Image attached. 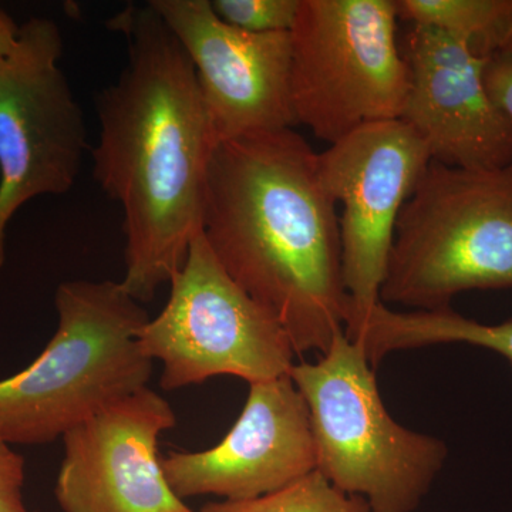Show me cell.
I'll use <instances>...</instances> for the list:
<instances>
[{"label":"cell","mask_w":512,"mask_h":512,"mask_svg":"<svg viewBox=\"0 0 512 512\" xmlns=\"http://www.w3.org/2000/svg\"><path fill=\"white\" fill-rule=\"evenodd\" d=\"M126 39L116 83L96 99L94 180L123 210L124 291L156 298L202 234L215 141L190 57L154 10L130 5L109 20Z\"/></svg>","instance_id":"6da1fadb"},{"label":"cell","mask_w":512,"mask_h":512,"mask_svg":"<svg viewBox=\"0 0 512 512\" xmlns=\"http://www.w3.org/2000/svg\"><path fill=\"white\" fill-rule=\"evenodd\" d=\"M202 235L232 281L284 326L296 355L328 352L349 309L338 204L301 134L285 128L215 147Z\"/></svg>","instance_id":"7a4b0ae2"},{"label":"cell","mask_w":512,"mask_h":512,"mask_svg":"<svg viewBox=\"0 0 512 512\" xmlns=\"http://www.w3.org/2000/svg\"><path fill=\"white\" fill-rule=\"evenodd\" d=\"M59 323L45 350L0 380V431L9 444L63 439L107 407L146 389L153 360L140 345L150 316L120 282L66 281Z\"/></svg>","instance_id":"3957f363"},{"label":"cell","mask_w":512,"mask_h":512,"mask_svg":"<svg viewBox=\"0 0 512 512\" xmlns=\"http://www.w3.org/2000/svg\"><path fill=\"white\" fill-rule=\"evenodd\" d=\"M512 288V161L491 170L431 161L404 204L380 301L412 311Z\"/></svg>","instance_id":"277c9868"},{"label":"cell","mask_w":512,"mask_h":512,"mask_svg":"<svg viewBox=\"0 0 512 512\" xmlns=\"http://www.w3.org/2000/svg\"><path fill=\"white\" fill-rule=\"evenodd\" d=\"M375 370L343 330L318 362L295 363L289 376L311 416L316 470L372 512H416L448 448L390 416Z\"/></svg>","instance_id":"5b68a950"},{"label":"cell","mask_w":512,"mask_h":512,"mask_svg":"<svg viewBox=\"0 0 512 512\" xmlns=\"http://www.w3.org/2000/svg\"><path fill=\"white\" fill-rule=\"evenodd\" d=\"M396 0H301L291 32L296 124L335 144L357 128L399 120L409 70Z\"/></svg>","instance_id":"8992f818"},{"label":"cell","mask_w":512,"mask_h":512,"mask_svg":"<svg viewBox=\"0 0 512 512\" xmlns=\"http://www.w3.org/2000/svg\"><path fill=\"white\" fill-rule=\"evenodd\" d=\"M170 286L163 311L140 332L144 353L163 363V389L217 376L252 384L291 375L296 352L284 326L232 281L204 235Z\"/></svg>","instance_id":"52a82bcc"},{"label":"cell","mask_w":512,"mask_h":512,"mask_svg":"<svg viewBox=\"0 0 512 512\" xmlns=\"http://www.w3.org/2000/svg\"><path fill=\"white\" fill-rule=\"evenodd\" d=\"M62 55L59 25L35 16L0 59V269L16 212L40 195L66 194L82 170L86 121Z\"/></svg>","instance_id":"ba28073f"},{"label":"cell","mask_w":512,"mask_h":512,"mask_svg":"<svg viewBox=\"0 0 512 512\" xmlns=\"http://www.w3.org/2000/svg\"><path fill=\"white\" fill-rule=\"evenodd\" d=\"M430 163L426 143L402 120L357 128L319 154L323 184L342 204L343 282L349 295L345 329L382 303L400 212Z\"/></svg>","instance_id":"9c48e42d"},{"label":"cell","mask_w":512,"mask_h":512,"mask_svg":"<svg viewBox=\"0 0 512 512\" xmlns=\"http://www.w3.org/2000/svg\"><path fill=\"white\" fill-rule=\"evenodd\" d=\"M190 57L215 146L293 128L291 33L242 32L211 0H151Z\"/></svg>","instance_id":"30bf717a"},{"label":"cell","mask_w":512,"mask_h":512,"mask_svg":"<svg viewBox=\"0 0 512 512\" xmlns=\"http://www.w3.org/2000/svg\"><path fill=\"white\" fill-rule=\"evenodd\" d=\"M177 424L150 387L64 434L56 481L63 512H195L171 490L158 441Z\"/></svg>","instance_id":"8fae6325"},{"label":"cell","mask_w":512,"mask_h":512,"mask_svg":"<svg viewBox=\"0 0 512 512\" xmlns=\"http://www.w3.org/2000/svg\"><path fill=\"white\" fill-rule=\"evenodd\" d=\"M400 47L409 92L399 120L419 134L431 161L471 170L510 164L512 126L485 87L487 59L431 26L410 25Z\"/></svg>","instance_id":"7c38bea8"},{"label":"cell","mask_w":512,"mask_h":512,"mask_svg":"<svg viewBox=\"0 0 512 512\" xmlns=\"http://www.w3.org/2000/svg\"><path fill=\"white\" fill-rule=\"evenodd\" d=\"M163 470L183 501L200 495L251 500L316 470L311 416L291 376L249 384L227 436L207 450L171 453Z\"/></svg>","instance_id":"4fadbf2b"},{"label":"cell","mask_w":512,"mask_h":512,"mask_svg":"<svg viewBox=\"0 0 512 512\" xmlns=\"http://www.w3.org/2000/svg\"><path fill=\"white\" fill-rule=\"evenodd\" d=\"M377 367L393 352L464 343L503 356L512 367V318L497 325L477 322L450 308L436 311H393L377 305L365 319L345 330Z\"/></svg>","instance_id":"5bb4252c"},{"label":"cell","mask_w":512,"mask_h":512,"mask_svg":"<svg viewBox=\"0 0 512 512\" xmlns=\"http://www.w3.org/2000/svg\"><path fill=\"white\" fill-rule=\"evenodd\" d=\"M399 19L460 37L488 59L512 47V0H396Z\"/></svg>","instance_id":"9a60e30c"},{"label":"cell","mask_w":512,"mask_h":512,"mask_svg":"<svg viewBox=\"0 0 512 512\" xmlns=\"http://www.w3.org/2000/svg\"><path fill=\"white\" fill-rule=\"evenodd\" d=\"M200 512H372L362 497L345 493L313 470L272 493L241 501H210Z\"/></svg>","instance_id":"2e32d148"},{"label":"cell","mask_w":512,"mask_h":512,"mask_svg":"<svg viewBox=\"0 0 512 512\" xmlns=\"http://www.w3.org/2000/svg\"><path fill=\"white\" fill-rule=\"evenodd\" d=\"M215 15L242 32H291L301 0H211Z\"/></svg>","instance_id":"e0dca14e"},{"label":"cell","mask_w":512,"mask_h":512,"mask_svg":"<svg viewBox=\"0 0 512 512\" xmlns=\"http://www.w3.org/2000/svg\"><path fill=\"white\" fill-rule=\"evenodd\" d=\"M25 458L0 431V512H30L23 498Z\"/></svg>","instance_id":"ac0fdd59"},{"label":"cell","mask_w":512,"mask_h":512,"mask_svg":"<svg viewBox=\"0 0 512 512\" xmlns=\"http://www.w3.org/2000/svg\"><path fill=\"white\" fill-rule=\"evenodd\" d=\"M484 80L495 107L512 126V47L485 60Z\"/></svg>","instance_id":"d6986e66"},{"label":"cell","mask_w":512,"mask_h":512,"mask_svg":"<svg viewBox=\"0 0 512 512\" xmlns=\"http://www.w3.org/2000/svg\"><path fill=\"white\" fill-rule=\"evenodd\" d=\"M19 26L0 8V59L9 55L18 39Z\"/></svg>","instance_id":"ffe728a7"}]
</instances>
